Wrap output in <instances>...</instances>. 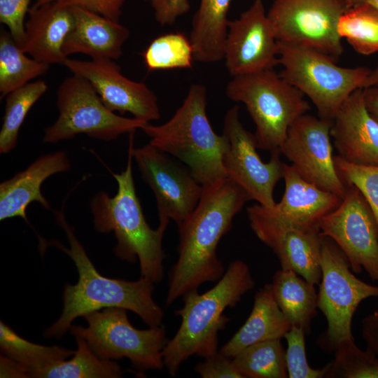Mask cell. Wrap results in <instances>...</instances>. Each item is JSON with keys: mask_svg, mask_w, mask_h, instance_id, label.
<instances>
[{"mask_svg": "<svg viewBox=\"0 0 378 378\" xmlns=\"http://www.w3.org/2000/svg\"><path fill=\"white\" fill-rule=\"evenodd\" d=\"M249 200L245 191L227 177L203 186L195 208L177 225L178 258L169 274L167 307L203 284L217 282L223 276L225 269L217 255V246Z\"/></svg>", "mask_w": 378, "mask_h": 378, "instance_id": "cell-1", "label": "cell"}, {"mask_svg": "<svg viewBox=\"0 0 378 378\" xmlns=\"http://www.w3.org/2000/svg\"><path fill=\"white\" fill-rule=\"evenodd\" d=\"M56 222L66 233L69 248L57 240L48 241L38 235L39 250L53 246L74 261L78 280L66 284L63 292V310L59 318L44 332L46 337L60 338L78 316L109 307H120L137 314L149 327L162 325L164 312L153 298V282L141 276L136 281L111 279L102 275L78 240L74 227L66 220L63 208L55 211Z\"/></svg>", "mask_w": 378, "mask_h": 378, "instance_id": "cell-2", "label": "cell"}, {"mask_svg": "<svg viewBox=\"0 0 378 378\" xmlns=\"http://www.w3.org/2000/svg\"><path fill=\"white\" fill-rule=\"evenodd\" d=\"M254 285L247 264L236 260L211 288L182 297L183 306L174 312L181 318L179 328L162 350L164 365L171 376L192 356L205 358L218 351V333L230 321L225 310L234 307Z\"/></svg>", "mask_w": 378, "mask_h": 378, "instance_id": "cell-3", "label": "cell"}, {"mask_svg": "<svg viewBox=\"0 0 378 378\" xmlns=\"http://www.w3.org/2000/svg\"><path fill=\"white\" fill-rule=\"evenodd\" d=\"M133 134H130L125 169L112 173L118 183L117 193L112 197L104 191L97 193L90 200V209L95 230L114 232L115 255L130 263L138 259L141 276L159 283L164 276L162 239L169 221L160 220L154 230L146 220L132 175Z\"/></svg>", "mask_w": 378, "mask_h": 378, "instance_id": "cell-4", "label": "cell"}, {"mask_svg": "<svg viewBox=\"0 0 378 378\" xmlns=\"http://www.w3.org/2000/svg\"><path fill=\"white\" fill-rule=\"evenodd\" d=\"M206 88L193 84L173 116L160 125L141 130L152 146L183 162L195 178L207 186L227 177L223 159L230 148L227 137L217 134L206 114Z\"/></svg>", "mask_w": 378, "mask_h": 378, "instance_id": "cell-5", "label": "cell"}, {"mask_svg": "<svg viewBox=\"0 0 378 378\" xmlns=\"http://www.w3.org/2000/svg\"><path fill=\"white\" fill-rule=\"evenodd\" d=\"M227 97L244 104L255 126L258 148L280 150L291 124L310 110L304 95L274 69L233 76Z\"/></svg>", "mask_w": 378, "mask_h": 378, "instance_id": "cell-6", "label": "cell"}, {"mask_svg": "<svg viewBox=\"0 0 378 378\" xmlns=\"http://www.w3.org/2000/svg\"><path fill=\"white\" fill-rule=\"evenodd\" d=\"M279 75L311 100L318 117L332 120L356 90L364 88L371 69L342 67L320 52L278 41Z\"/></svg>", "mask_w": 378, "mask_h": 378, "instance_id": "cell-7", "label": "cell"}, {"mask_svg": "<svg viewBox=\"0 0 378 378\" xmlns=\"http://www.w3.org/2000/svg\"><path fill=\"white\" fill-rule=\"evenodd\" d=\"M125 309L109 307L90 312L83 317L88 326L71 325L74 337L83 338L91 349L106 360L128 358L139 372L164 368L162 350L167 342L162 324L140 330L130 322Z\"/></svg>", "mask_w": 378, "mask_h": 378, "instance_id": "cell-8", "label": "cell"}, {"mask_svg": "<svg viewBox=\"0 0 378 378\" xmlns=\"http://www.w3.org/2000/svg\"><path fill=\"white\" fill-rule=\"evenodd\" d=\"M321 269L318 309L325 316L328 326L318 344L327 351H335L342 341L354 339L351 322L355 311L365 299L378 298V286L357 278L344 253L324 236Z\"/></svg>", "mask_w": 378, "mask_h": 378, "instance_id": "cell-9", "label": "cell"}, {"mask_svg": "<svg viewBox=\"0 0 378 378\" xmlns=\"http://www.w3.org/2000/svg\"><path fill=\"white\" fill-rule=\"evenodd\" d=\"M59 115L44 130V143H57L80 134L111 141L141 129L146 122L120 116L110 111L86 79L72 75L59 85L57 92Z\"/></svg>", "mask_w": 378, "mask_h": 378, "instance_id": "cell-10", "label": "cell"}, {"mask_svg": "<svg viewBox=\"0 0 378 378\" xmlns=\"http://www.w3.org/2000/svg\"><path fill=\"white\" fill-rule=\"evenodd\" d=\"M351 6L349 0H274L267 14L279 42L337 62L344 52L337 25Z\"/></svg>", "mask_w": 378, "mask_h": 378, "instance_id": "cell-11", "label": "cell"}, {"mask_svg": "<svg viewBox=\"0 0 378 378\" xmlns=\"http://www.w3.org/2000/svg\"><path fill=\"white\" fill-rule=\"evenodd\" d=\"M318 228L346 255L356 273L364 270L378 282V224L368 202L353 185L346 186L339 206L323 217Z\"/></svg>", "mask_w": 378, "mask_h": 378, "instance_id": "cell-12", "label": "cell"}, {"mask_svg": "<svg viewBox=\"0 0 378 378\" xmlns=\"http://www.w3.org/2000/svg\"><path fill=\"white\" fill-rule=\"evenodd\" d=\"M223 134L230 142L223 159L226 176L241 188L250 200L272 208L276 204L274 188L283 178L284 170L280 150L270 153L267 162L260 159L255 134L242 125L237 105L230 108L224 117Z\"/></svg>", "mask_w": 378, "mask_h": 378, "instance_id": "cell-13", "label": "cell"}, {"mask_svg": "<svg viewBox=\"0 0 378 378\" xmlns=\"http://www.w3.org/2000/svg\"><path fill=\"white\" fill-rule=\"evenodd\" d=\"M255 236L277 256L281 268L292 270L308 282L318 284L323 236L319 228L294 224L258 204L247 208Z\"/></svg>", "mask_w": 378, "mask_h": 378, "instance_id": "cell-14", "label": "cell"}, {"mask_svg": "<svg viewBox=\"0 0 378 378\" xmlns=\"http://www.w3.org/2000/svg\"><path fill=\"white\" fill-rule=\"evenodd\" d=\"M332 124L307 113L302 115L289 127L280 152L302 178L342 198L346 186L335 165Z\"/></svg>", "mask_w": 378, "mask_h": 378, "instance_id": "cell-15", "label": "cell"}, {"mask_svg": "<svg viewBox=\"0 0 378 378\" xmlns=\"http://www.w3.org/2000/svg\"><path fill=\"white\" fill-rule=\"evenodd\" d=\"M132 155L141 178L154 193L159 221L172 219L179 224L197 206L203 186L189 169L180 167L150 144L133 147Z\"/></svg>", "mask_w": 378, "mask_h": 378, "instance_id": "cell-16", "label": "cell"}, {"mask_svg": "<svg viewBox=\"0 0 378 378\" xmlns=\"http://www.w3.org/2000/svg\"><path fill=\"white\" fill-rule=\"evenodd\" d=\"M279 45L262 0H254L239 18L229 21L224 58L233 77L274 69Z\"/></svg>", "mask_w": 378, "mask_h": 378, "instance_id": "cell-17", "label": "cell"}, {"mask_svg": "<svg viewBox=\"0 0 378 378\" xmlns=\"http://www.w3.org/2000/svg\"><path fill=\"white\" fill-rule=\"evenodd\" d=\"M63 65L74 75L89 81L110 111L130 113L146 122L160 118L155 94L144 83L125 76L113 59L83 61L66 57Z\"/></svg>", "mask_w": 378, "mask_h": 378, "instance_id": "cell-18", "label": "cell"}, {"mask_svg": "<svg viewBox=\"0 0 378 378\" xmlns=\"http://www.w3.org/2000/svg\"><path fill=\"white\" fill-rule=\"evenodd\" d=\"M332 121L337 156L353 164L378 165V122L366 107L363 88L349 96Z\"/></svg>", "mask_w": 378, "mask_h": 378, "instance_id": "cell-19", "label": "cell"}, {"mask_svg": "<svg viewBox=\"0 0 378 378\" xmlns=\"http://www.w3.org/2000/svg\"><path fill=\"white\" fill-rule=\"evenodd\" d=\"M71 167L64 151L39 157L26 169L0 184V220L20 217L28 224L27 208L33 202L50 209L41 192V185L49 176L68 171Z\"/></svg>", "mask_w": 378, "mask_h": 378, "instance_id": "cell-20", "label": "cell"}, {"mask_svg": "<svg viewBox=\"0 0 378 378\" xmlns=\"http://www.w3.org/2000/svg\"><path fill=\"white\" fill-rule=\"evenodd\" d=\"M24 27L22 50L34 59L48 64H64L65 39L74 22L71 6L48 2L31 6Z\"/></svg>", "mask_w": 378, "mask_h": 378, "instance_id": "cell-21", "label": "cell"}, {"mask_svg": "<svg viewBox=\"0 0 378 378\" xmlns=\"http://www.w3.org/2000/svg\"><path fill=\"white\" fill-rule=\"evenodd\" d=\"M74 22L64 46L63 52L80 53L92 59H117L130 36L129 29L99 14L78 6H71Z\"/></svg>", "mask_w": 378, "mask_h": 378, "instance_id": "cell-22", "label": "cell"}, {"mask_svg": "<svg viewBox=\"0 0 378 378\" xmlns=\"http://www.w3.org/2000/svg\"><path fill=\"white\" fill-rule=\"evenodd\" d=\"M283 178L285 190L281 201L269 208L274 214L298 225L318 227L321 219L336 209L342 198L302 178L287 164Z\"/></svg>", "mask_w": 378, "mask_h": 378, "instance_id": "cell-23", "label": "cell"}, {"mask_svg": "<svg viewBox=\"0 0 378 378\" xmlns=\"http://www.w3.org/2000/svg\"><path fill=\"white\" fill-rule=\"evenodd\" d=\"M290 327L274 298L271 284H265L255 294L253 306L246 322L219 351L232 358L253 344L281 340Z\"/></svg>", "mask_w": 378, "mask_h": 378, "instance_id": "cell-24", "label": "cell"}, {"mask_svg": "<svg viewBox=\"0 0 378 378\" xmlns=\"http://www.w3.org/2000/svg\"><path fill=\"white\" fill-rule=\"evenodd\" d=\"M1 377H27L31 370L73 356L64 347L46 346L29 342L0 321Z\"/></svg>", "mask_w": 378, "mask_h": 378, "instance_id": "cell-25", "label": "cell"}, {"mask_svg": "<svg viewBox=\"0 0 378 378\" xmlns=\"http://www.w3.org/2000/svg\"><path fill=\"white\" fill-rule=\"evenodd\" d=\"M231 1H200L192 17L190 35L194 60L212 63L224 58Z\"/></svg>", "mask_w": 378, "mask_h": 378, "instance_id": "cell-26", "label": "cell"}, {"mask_svg": "<svg viewBox=\"0 0 378 378\" xmlns=\"http://www.w3.org/2000/svg\"><path fill=\"white\" fill-rule=\"evenodd\" d=\"M274 298L291 326L310 330L312 318L316 315L318 293L314 284L292 270H277L270 284Z\"/></svg>", "mask_w": 378, "mask_h": 378, "instance_id": "cell-27", "label": "cell"}, {"mask_svg": "<svg viewBox=\"0 0 378 378\" xmlns=\"http://www.w3.org/2000/svg\"><path fill=\"white\" fill-rule=\"evenodd\" d=\"M75 338L77 349L72 358L59 360L31 370L27 377L115 378L122 376V370L117 363L99 357L83 338Z\"/></svg>", "mask_w": 378, "mask_h": 378, "instance_id": "cell-28", "label": "cell"}, {"mask_svg": "<svg viewBox=\"0 0 378 378\" xmlns=\"http://www.w3.org/2000/svg\"><path fill=\"white\" fill-rule=\"evenodd\" d=\"M50 64L29 57L13 38L8 31L0 33L1 99L44 74Z\"/></svg>", "mask_w": 378, "mask_h": 378, "instance_id": "cell-29", "label": "cell"}, {"mask_svg": "<svg viewBox=\"0 0 378 378\" xmlns=\"http://www.w3.org/2000/svg\"><path fill=\"white\" fill-rule=\"evenodd\" d=\"M232 362L244 378H287L286 352L281 340L253 344L239 351Z\"/></svg>", "mask_w": 378, "mask_h": 378, "instance_id": "cell-30", "label": "cell"}, {"mask_svg": "<svg viewBox=\"0 0 378 378\" xmlns=\"http://www.w3.org/2000/svg\"><path fill=\"white\" fill-rule=\"evenodd\" d=\"M337 30L358 54L378 52V8L367 4L351 6L340 18Z\"/></svg>", "mask_w": 378, "mask_h": 378, "instance_id": "cell-31", "label": "cell"}, {"mask_svg": "<svg viewBox=\"0 0 378 378\" xmlns=\"http://www.w3.org/2000/svg\"><path fill=\"white\" fill-rule=\"evenodd\" d=\"M41 80L30 82L6 96L5 112L0 131V153H7L16 146L20 129L34 104L46 92Z\"/></svg>", "mask_w": 378, "mask_h": 378, "instance_id": "cell-32", "label": "cell"}, {"mask_svg": "<svg viewBox=\"0 0 378 378\" xmlns=\"http://www.w3.org/2000/svg\"><path fill=\"white\" fill-rule=\"evenodd\" d=\"M142 55L148 71L190 68L194 59L190 38L178 32L156 37Z\"/></svg>", "mask_w": 378, "mask_h": 378, "instance_id": "cell-33", "label": "cell"}, {"mask_svg": "<svg viewBox=\"0 0 378 378\" xmlns=\"http://www.w3.org/2000/svg\"><path fill=\"white\" fill-rule=\"evenodd\" d=\"M335 352L325 378H378V357L359 349L354 339L342 341Z\"/></svg>", "mask_w": 378, "mask_h": 378, "instance_id": "cell-34", "label": "cell"}, {"mask_svg": "<svg viewBox=\"0 0 378 378\" xmlns=\"http://www.w3.org/2000/svg\"><path fill=\"white\" fill-rule=\"evenodd\" d=\"M335 165L343 183L354 186L363 195L378 224V165H361L334 156Z\"/></svg>", "mask_w": 378, "mask_h": 378, "instance_id": "cell-35", "label": "cell"}, {"mask_svg": "<svg viewBox=\"0 0 378 378\" xmlns=\"http://www.w3.org/2000/svg\"><path fill=\"white\" fill-rule=\"evenodd\" d=\"M304 330L291 326L285 334L287 342L286 363L289 378H325L329 363L322 368H312L309 365L305 351Z\"/></svg>", "mask_w": 378, "mask_h": 378, "instance_id": "cell-36", "label": "cell"}, {"mask_svg": "<svg viewBox=\"0 0 378 378\" xmlns=\"http://www.w3.org/2000/svg\"><path fill=\"white\" fill-rule=\"evenodd\" d=\"M30 3L31 0H0V22L8 27L21 48L24 39L25 17Z\"/></svg>", "mask_w": 378, "mask_h": 378, "instance_id": "cell-37", "label": "cell"}, {"mask_svg": "<svg viewBox=\"0 0 378 378\" xmlns=\"http://www.w3.org/2000/svg\"><path fill=\"white\" fill-rule=\"evenodd\" d=\"M194 370L202 378H244L234 365L232 358L219 350L198 363Z\"/></svg>", "mask_w": 378, "mask_h": 378, "instance_id": "cell-38", "label": "cell"}, {"mask_svg": "<svg viewBox=\"0 0 378 378\" xmlns=\"http://www.w3.org/2000/svg\"><path fill=\"white\" fill-rule=\"evenodd\" d=\"M127 0H36L32 6L48 2H59L69 6H78L119 22L122 8Z\"/></svg>", "mask_w": 378, "mask_h": 378, "instance_id": "cell-39", "label": "cell"}, {"mask_svg": "<svg viewBox=\"0 0 378 378\" xmlns=\"http://www.w3.org/2000/svg\"><path fill=\"white\" fill-rule=\"evenodd\" d=\"M160 26H171L190 9V0H147Z\"/></svg>", "mask_w": 378, "mask_h": 378, "instance_id": "cell-40", "label": "cell"}, {"mask_svg": "<svg viewBox=\"0 0 378 378\" xmlns=\"http://www.w3.org/2000/svg\"><path fill=\"white\" fill-rule=\"evenodd\" d=\"M362 336L367 348L378 357V310L362 320Z\"/></svg>", "mask_w": 378, "mask_h": 378, "instance_id": "cell-41", "label": "cell"}, {"mask_svg": "<svg viewBox=\"0 0 378 378\" xmlns=\"http://www.w3.org/2000/svg\"><path fill=\"white\" fill-rule=\"evenodd\" d=\"M363 96L369 113L378 122V88H363Z\"/></svg>", "mask_w": 378, "mask_h": 378, "instance_id": "cell-42", "label": "cell"}, {"mask_svg": "<svg viewBox=\"0 0 378 378\" xmlns=\"http://www.w3.org/2000/svg\"><path fill=\"white\" fill-rule=\"evenodd\" d=\"M378 88V64L373 70L370 71V73L365 83L363 88Z\"/></svg>", "mask_w": 378, "mask_h": 378, "instance_id": "cell-43", "label": "cell"}, {"mask_svg": "<svg viewBox=\"0 0 378 378\" xmlns=\"http://www.w3.org/2000/svg\"><path fill=\"white\" fill-rule=\"evenodd\" d=\"M351 6L357 4H367L378 8V0H349Z\"/></svg>", "mask_w": 378, "mask_h": 378, "instance_id": "cell-44", "label": "cell"}]
</instances>
